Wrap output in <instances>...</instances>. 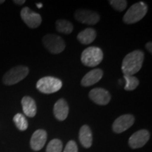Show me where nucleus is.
I'll use <instances>...</instances> for the list:
<instances>
[{"instance_id":"f257e3e1","label":"nucleus","mask_w":152,"mask_h":152,"mask_svg":"<svg viewBox=\"0 0 152 152\" xmlns=\"http://www.w3.org/2000/svg\"><path fill=\"white\" fill-rule=\"evenodd\" d=\"M144 54L141 50H134L125 56L121 69L125 75H133L138 73L142 67Z\"/></svg>"},{"instance_id":"f03ea898","label":"nucleus","mask_w":152,"mask_h":152,"mask_svg":"<svg viewBox=\"0 0 152 152\" xmlns=\"http://www.w3.org/2000/svg\"><path fill=\"white\" fill-rule=\"evenodd\" d=\"M148 6L143 1L134 4L123 16V22L126 24L135 23L141 20L146 16Z\"/></svg>"},{"instance_id":"7ed1b4c3","label":"nucleus","mask_w":152,"mask_h":152,"mask_svg":"<svg viewBox=\"0 0 152 152\" xmlns=\"http://www.w3.org/2000/svg\"><path fill=\"white\" fill-rule=\"evenodd\" d=\"M104 58L103 51L96 47H87L81 54V62L87 67H95L102 61Z\"/></svg>"},{"instance_id":"20e7f679","label":"nucleus","mask_w":152,"mask_h":152,"mask_svg":"<svg viewBox=\"0 0 152 152\" xmlns=\"http://www.w3.org/2000/svg\"><path fill=\"white\" fill-rule=\"evenodd\" d=\"M29 73V68L25 66H17L11 68L4 75L3 83L6 85H13L16 84L24 78Z\"/></svg>"},{"instance_id":"39448f33","label":"nucleus","mask_w":152,"mask_h":152,"mask_svg":"<svg viewBox=\"0 0 152 152\" xmlns=\"http://www.w3.org/2000/svg\"><path fill=\"white\" fill-rule=\"evenodd\" d=\"M62 85V81L60 79L51 76H46L42 77L37 82L36 87L40 92L49 94L58 92L61 90Z\"/></svg>"},{"instance_id":"423d86ee","label":"nucleus","mask_w":152,"mask_h":152,"mask_svg":"<svg viewBox=\"0 0 152 152\" xmlns=\"http://www.w3.org/2000/svg\"><path fill=\"white\" fill-rule=\"evenodd\" d=\"M42 43L49 52L54 54H59L65 49L66 44L60 36L48 34L42 38Z\"/></svg>"},{"instance_id":"0eeeda50","label":"nucleus","mask_w":152,"mask_h":152,"mask_svg":"<svg viewBox=\"0 0 152 152\" xmlns=\"http://www.w3.org/2000/svg\"><path fill=\"white\" fill-rule=\"evenodd\" d=\"M74 16L78 22L87 25H95L100 20L98 13L87 9H78L75 12Z\"/></svg>"},{"instance_id":"6e6552de","label":"nucleus","mask_w":152,"mask_h":152,"mask_svg":"<svg viewBox=\"0 0 152 152\" xmlns=\"http://www.w3.org/2000/svg\"><path fill=\"white\" fill-rule=\"evenodd\" d=\"M22 20L30 28H37L40 26L42 17L37 13L31 10L29 7H24L20 11Z\"/></svg>"},{"instance_id":"1a4fd4ad","label":"nucleus","mask_w":152,"mask_h":152,"mask_svg":"<svg viewBox=\"0 0 152 152\" xmlns=\"http://www.w3.org/2000/svg\"><path fill=\"white\" fill-rule=\"evenodd\" d=\"M89 97L95 104L101 106L107 105L111 101V96L109 91L98 87L92 89L89 93Z\"/></svg>"},{"instance_id":"9d476101","label":"nucleus","mask_w":152,"mask_h":152,"mask_svg":"<svg viewBox=\"0 0 152 152\" xmlns=\"http://www.w3.org/2000/svg\"><path fill=\"white\" fill-rule=\"evenodd\" d=\"M134 123V118L131 114H125L119 116L113 122V130L115 133H121L132 126Z\"/></svg>"},{"instance_id":"9b49d317","label":"nucleus","mask_w":152,"mask_h":152,"mask_svg":"<svg viewBox=\"0 0 152 152\" xmlns=\"http://www.w3.org/2000/svg\"><path fill=\"white\" fill-rule=\"evenodd\" d=\"M150 137L149 132L147 130H141L134 132L129 139V145L132 149H138L145 145Z\"/></svg>"},{"instance_id":"f8f14e48","label":"nucleus","mask_w":152,"mask_h":152,"mask_svg":"<svg viewBox=\"0 0 152 152\" xmlns=\"http://www.w3.org/2000/svg\"><path fill=\"white\" fill-rule=\"evenodd\" d=\"M47 139V134L46 131L42 129L36 130L30 139V147L34 151H39L45 146Z\"/></svg>"},{"instance_id":"ddd939ff","label":"nucleus","mask_w":152,"mask_h":152,"mask_svg":"<svg viewBox=\"0 0 152 152\" xmlns=\"http://www.w3.org/2000/svg\"><path fill=\"white\" fill-rule=\"evenodd\" d=\"M53 113L55 118L58 121L66 120L69 113V106L67 102L64 99H59L54 104Z\"/></svg>"},{"instance_id":"4468645a","label":"nucleus","mask_w":152,"mask_h":152,"mask_svg":"<svg viewBox=\"0 0 152 152\" xmlns=\"http://www.w3.org/2000/svg\"><path fill=\"white\" fill-rule=\"evenodd\" d=\"M103 71L100 68L93 69L88 72L81 80V85L83 87H90L97 83L103 77Z\"/></svg>"},{"instance_id":"2eb2a0df","label":"nucleus","mask_w":152,"mask_h":152,"mask_svg":"<svg viewBox=\"0 0 152 152\" xmlns=\"http://www.w3.org/2000/svg\"><path fill=\"white\" fill-rule=\"evenodd\" d=\"M23 111L26 116L33 118L37 113V104L35 101L30 96H26L21 100Z\"/></svg>"},{"instance_id":"dca6fc26","label":"nucleus","mask_w":152,"mask_h":152,"mask_svg":"<svg viewBox=\"0 0 152 152\" xmlns=\"http://www.w3.org/2000/svg\"><path fill=\"white\" fill-rule=\"evenodd\" d=\"M79 140L83 147L90 148L92 144V134L88 125H83L80 129Z\"/></svg>"},{"instance_id":"f3484780","label":"nucleus","mask_w":152,"mask_h":152,"mask_svg":"<svg viewBox=\"0 0 152 152\" xmlns=\"http://www.w3.org/2000/svg\"><path fill=\"white\" fill-rule=\"evenodd\" d=\"M96 37V30L93 28H88L80 32L77 36V39L81 44L87 45L93 42Z\"/></svg>"},{"instance_id":"a211bd4d","label":"nucleus","mask_w":152,"mask_h":152,"mask_svg":"<svg viewBox=\"0 0 152 152\" xmlns=\"http://www.w3.org/2000/svg\"><path fill=\"white\" fill-rule=\"evenodd\" d=\"M56 30L60 33L71 34L73 30V26L71 22L64 19H59L56 22Z\"/></svg>"},{"instance_id":"6ab92c4d","label":"nucleus","mask_w":152,"mask_h":152,"mask_svg":"<svg viewBox=\"0 0 152 152\" xmlns=\"http://www.w3.org/2000/svg\"><path fill=\"white\" fill-rule=\"evenodd\" d=\"M13 121L16 125V128L20 131L27 130L28 127V123L26 118L21 113H17L14 115Z\"/></svg>"},{"instance_id":"aec40b11","label":"nucleus","mask_w":152,"mask_h":152,"mask_svg":"<svg viewBox=\"0 0 152 152\" xmlns=\"http://www.w3.org/2000/svg\"><path fill=\"white\" fill-rule=\"evenodd\" d=\"M125 80V86L124 87L125 90L132 91L135 90L140 84V81L136 77L133 75H123Z\"/></svg>"},{"instance_id":"412c9836","label":"nucleus","mask_w":152,"mask_h":152,"mask_svg":"<svg viewBox=\"0 0 152 152\" xmlns=\"http://www.w3.org/2000/svg\"><path fill=\"white\" fill-rule=\"evenodd\" d=\"M63 143L58 139H54L48 144L46 152H61Z\"/></svg>"},{"instance_id":"4be33fe9","label":"nucleus","mask_w":152,"mask_h":152,"mask_svg":"<svg viewBox=\"0 0 152 152\" xmlns=\"http://www.w3.org/2000/svg\"><path fill=\"white\" fill-rule=\"evenodd\" d=\"M109 3L111 7L118 11H124L128 6V1L125 0H111Z\"/></svg>"},{"instance_id":"5701e85b","label":"nucleus","mask_w":152,"mask_h":152,"mask_svg":"<svg viewBox=\"0 0 152 152\" xmlns=\"http://www.w3.org/2000/svg\"><path fill=\"white\" fill-rule=\"evenodd\" d=\"M63 152H77V146L75 142L73 140L68 142Z\"/></svg>"},{"instance_id":"b1692460","label":"nucleus","mask_w":152,"mask_h":152,"mask_svg":"<svg viewBox=\"0 0 152 152\" xmlns=\"http://www.w3.org/2000/svg\"><path fill=\"white\" fill-rule=\"evenodd\" d=\"M151 42H147V44H146V49H147V51L149 52V53H152V49H151Z\"/></svg>"},{"instance_id":"393cba45","label":"nucleus","mask_w":152,"mask_h":152,"mask_svg":"<svg viewBox=\"0 0 152 152\" xmlns=\"http://www.w3.org/2000/svg\"><path fill=\"white\" fill-rule=\"evenodd\" d=\"M13 2H14L15 4L17 5H23L25 2H26V1H25V0H14Z\"/></svg>"},{"instance_id":"a878e982","label":"nucleus","mask_w":152,"mask_h":152,"mask_svg":"<svg viewBox=\"0 0 152 152\" xmlns=\"http://www.w3.org/2000/svg\"><path fill=\"white\" fill-rule=\"evenodd\" d=\"M36 6L38 7V9H41L42 7H43V4L42 3H37V4H36Z\"/></svg>"},{"instance_id":"bb28decb","label":"nucleus","mask_w":152,"mask_h":152,"mask_svg":"<svg viewBox=\"0 0 152 152\" xmlns=\"http://www.w3.org/2000/svg\"><path fill=\"white\" fill-rule=\"evenodd\" d=\"M4 2H5L4 0H0V4H3V3H4Z\"/></svg>"}]
</instances>
